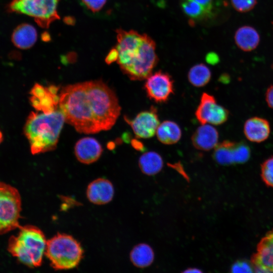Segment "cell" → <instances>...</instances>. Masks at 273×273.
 I'll use <instances>...</instances> for the list:
<instances>
[{
  "mask_svg": "<svg viewBox=\"0 0 273 273\" xmlns=\"http://www.w3.org/2000/svg\"><path fill=\"white\" fill-rule=\"evenodd\" d=\"M59 96V109L65 122L79 133L94 134L109 130L120 114L115 93L101 80L67 85Z\"/></svg>",
  "mask_w": 273,
  "mask_h": 273,
  "instance_id": "1",
  "label": "cell"
},
{
  "mask_svg": "<svg viewBox=\"0 0 273 273\" xmlns=\"http://www.w3.org/2000/svg\"><path fill=\"white\" fill-rule=\"evenodd\" d=\"M117 63L121 70L132 80L146 79L158 62L154 40L136 31L116 30Z\"/></svg>",
  "mask_w": 273,
  "mask_h": 273,
  "instance_id": "2",
  "label": "cell"
},
{
  "mask_svg": "<svg viewBox=\"0 0 273 273\" xmlns=\"http://www.w3.org/2000/svg\"><path fill=\"white\" fill-rule=\"evenodd\" d=\"M65 122L64 116L60 109L48 113L32 112L24 128L32 154L55 150Z\"/></svg>",
  "mask_w": 273,
  "mask_h": 273,
  "instance_id": "3",
  "label": "cell"
},
{
  "mask_svg": "<svg viewBox=\"0 0 273 273\" xmlns=\"http://www.w3.org/2000/svg\"><path fill=\"white\" fill-rule=\"evenodd\" d=\"M16 236H11L7 249L12 256L29 267L39 266L45 254L47 241L43 232L33 225L19 228Z\"/></svg>",
  "mask_w": 273,
  "mask_h": 273,
  "instance_id": "4",
  "label": "cell"
},
{
  "mask_svg": "<svg viewBox=\"0 0 273 273\" xmlns=\"http://www.w3.org/2000/svg\"><path fill=\"white\" fill-rule=\"evenodd\" d=\"M45 255L54 269H69L78 265L82 258L83 250L72 236L59 234L47 241Z\"/></svg>",
  "mask_w": 273,
  "mask_h": 273,
  "instance_id": "5",
  "label": "cell"
},
{
  "mask_svg": "<svg viewBox=\"0 0 273 273\" xmlns=\"http://www.w3.org/2000/svg\"><path fill=\"white\" fill-rule=\"evenodd\" d=\"M60 0H13L9 6L11 12L25 14L34 18L40 27L48 28L60 19L57 11Z\"/></svg>",
  "mask_w": 273,
  "mask_h": 273,
  "instance_id": "6",
  "label": "cell"
},
{
  "mask_svg": "<svg viewBox=\"0 0 273 273\" xmlns=\"http://www.w3.org/2000/svg\"><path fill=\"white\" fill-rule=\"evenodd\" d=\"M20 194L15 187L0 182V235L19 228Z\"/></svg>",
  "mask_w": 273,
  "mask_h": 273,
  "instance_id": "7",
  "label": "cell"
},
{
  "mask_svg": "<svg viewBox=\"0 0 273 273\" xmlns=\"http://www.w3.org/2000/svg\"><path fill=\"white\" fill-rule=\"evenodd\" d=\"M229 114L227 109L216 103L213 96L204 93L196 109L195 116L201 124L210 123L218 125L228 120Z\"/></svg>",
  "mask_w": 273,
  "mask_h": 273,
  "instance_id": "8",
  "label": "cell"
},
{
  "mask_svg": "<svg viewBox=\"0 0 273 273\" xmlns=\"http://www.w3.org/2000/svg\"><path fill=\"white\" fill-rule=\"evenodd\" d=\"M146 79L144 89L147 95L156 103L166 102L173 93V80L167 73L159 71Z\"/></svg>",
  "mask_w": 273,
  "mask_h": 273,
  "instance_id": "9",
  "label": "cell"
},
{
  "mask_svg": "<svg viewBox=\"0 0 273 273\" xmlns=\"http://www.w3.org/2000/svg\"><path fill=\"white\" fill-rule=\"evenodd\" d=\"M250 263L257 272H273V229L257 244Z\"/></svg>",
  "mask_w": 273,
  "mask_h": 273,
  "instance_id": "10",
  "label": "cell"
},
{
  "mask_svg": "<svg viewBox=\"0 0 273 273\" xmlns=\"http://www.w3.org/2000/svg\"><path fill=\"white\" fill-rule=\"evenodd\" d=\"M133 133L138 138L153 136L160 124L157 109L152 106L149 110L138 113L132 119L126 118Z\"/></svg>",
  "mask_w": 273,
  "mask_h": 273,
  "instance_id": "11",
  "label": "cell"
},
{
  "mask_svg": "<svg viewBox=\"0 0 273 273\" xmlns=\"http://www.w3.org/2000/svg\"><path fill=\"white\" fill-rule=\"evenodd\" d=\"M103 149L95 138L84 137L75 144L74 152L77 160L82 163L88 164L97 161L102 155Z\"/></svg>",
  "mask_w": 273,
  "mask_h": 273,
  "instance_id": "12",
  "label": "cell"
},
{
  "mask_svg": "<svg viewBox=\"0 0 273 273\" xmlns=\"http://www.w3.org/2000/svg\"><path fill=\"white\" fill-rule=\"evenodd\" d=\"M114 190L112 183L105 178H98L87 187V197L92 203L105 204L110 202L114 196Z\"/></svg>",
  "mask_w": 273,
  "mask_h": 273,
  "instance_id": "13",
  "label": "cell"
},
{
  "mask_svg": "<svg viewBox=\"0 0 273 273\" xmlns=\"http://www.w3.org/2000/svg\"><path fill=\"white\" fill-rule=\"evenodd\" d=\"M218 133L213 126L207 124H201L192 136L194 147L200 150L209 151L218 144Z\"/></svg>",
  "mask_w": 273,
  "mask_h": 273,
  "instance_id": "14",
  "label": "cell"
},
{
  "mask_svg": "<svg viewBox=\"0 0 273 273\" xmlns=\"http://www.w3.org/2000/svg\"><path fill=\"white\" fill-rule=\"evenodd\" d=\"M270 127L266 119L253 117L246 121L244 126V133L246 138L251 142L260 143L269 136Z\"/></svg>",
  "mask_w": 273,
  "mask_h": 273,
  "instance_id": "15",
  "label": "cell"
},
{
  "mask_svg": "<svg viewBox=\"0 0 273 273\" xmlns=\"http://www.w3.org/2000/svg\"><path fill=\"white\" fill-rule=\"evenodd\" d=\"M37 31L32 25L23 23L18 26L12 35V41L15 46L20 49H28L35 43Z\"/></svg>",
  "mask_w": 273,
  "mask_h": 273,
  "instance_id": "16",
  "label": "cell"
},
{
  "mask_svg": "<svg viewBox=\"0 0 273 273\" xmlns=\"http://www.w3.org/2000/svg\"><path fill=\"white\" fill-rule=\"evenodd\" d=\"M234 38L237 47L245 52L254 50L260 41L259 33L255 29L250 26L240 27L236 31Z\"/></svg>",
  "mask_w": 273,
  "mask_h": 273,
  "instance_id": "17",
  "label": "cell"
},
{
  "mask_svg": "<svg viewBox=\"0 0 273 273\" xmlns=\"http://www.w3.org/2000/svg\"><path fill=\"white\" fill-rule=\"evenodd\" d=\"M156 133L158 140L165 145L176 143L181 136V131L178 125L169 120H166L160 123Z\"/></svg>",
  "mask_w": 273,
  "mask_h": 273,
  "instance_id": "18",
  "label": "cell"
},
{
  "mask_svg": "<svg viewBox=\"0 0 273 273\" xmlns=\"http://www.w3.org/2000/svg\"><path fill=\"white\" fill-rule=\"evenodd\" d=\"M236 142L223 141L214 148L213 157L219 164L228 165L235 163Z\"/></svg>",
  "mask_w": 273,
  "mask_h": 273,
  "instance_id": "19",
  "label": "cell"
},
{
  "mask_svg": "<svg viewBox=\"0 0 273 273\" xmlns=\"http://www.w3.org/2000/svg\"><path fill=\"white\" fill-rule=\"evenodd\" d=\"M139 164L142 171L149 175L158 173L162 168L163 161L161 156L153 151L146 152L139 158Z\"/></svg>",
  "mask_w": 273,
  "mask_h": 273,
  "instance_id": "20",
  "label": "cell"
},
{
  "mask_svg": "<svg viewBox=\"0 0 273 273\" xmlns=\"http://www.w3.org/2000/svg\"><path fill=\"white\" fill-rule=\"evenodd\" d=\"M130 257L132 263L138 267L143 268L153 262L154 254L152 248L146 244H140L132 250Z\"/></svg>",
  "mask_w": 273,
  "mask_h": 273,
  "instance_id": "21",
  "label": "cell"
},
{
  "mask_svg": "<svg viewBox=\"0 0 273 273\" xmlns=\"http://www.w3.org/2000/svg\"><path fill=\"white\" fill-rule=\"evenodd\" d=\"M189 82L195 87H202L210 81L211 73L209 68L204 64H198L193 66L188 73Z\"/></svg>",
  "mask_w": 273,
  "mask_h": 273,
  "instance_id": "22",
  "label": "cell"
},
{
  "mask_svg": "<svg viewBox=\"0 0 273 273\" xmlns=\"http://www.w3.org/2000/svg\"><path fill=\"white\" fill-rule=\"evenodd\" d=\"M181 8L192 20H200L210 15L201 5L194 0H183Z\"/></svg>",
  "mask_w": 273,
  "mask_h": 273,
  "instance_id": "23",
  "label": "cell"
},
{
  "mask_svg": "<svg viewBox=\"0 0 273 273\" xmlns=\"http://www.w3.org/2000/svg\"><path fill=\"white\" fill-rule=\"evenodd\" d=\"M261 176L267 186L273 188V156L268 158L262 163Z\"/></svg>",
  "mask_w": 273,
  "mask_h": 273,
  "instance_id": "24",
  "label": "cell"
},
{
  "mask_svg": "<svg viewBox=\"0 0 273 273\" xmlns=\"http://www.w3.org/2000/svg\"><path fill=\"white\" fill-rule=\"evenodd\" d=\"M234 8L241 13L252 10L257 4V0H231Z\"/></svg>",
  "mask_w": 273,
  "mask_h": 273,
  "instance_id": "25",
  "label": "cell"
},
{
  "mask_svg": "<svg viewBox=\"0 0 273 273\" xmlns=\"http://www.w3.org/2000/svg\"><path fill=\"white\" fill-rule=\"evenodd\" d=\"M83 5L93 13H97L102 9L107 0H81Z\"/></svg>",
  "mask_w": 273,
  "mask_h": 273,
  "instance_id": "26",
  "label": "cell"
},
{
  "mask_svg": "<svg viewBox=\"0 0 273 273\" xmlns=\"http://www.w3.org/2000/svg\"><path fill=\"white\" fill-rule=\"evenodd\" d=\"M232 272H251L253 268L250 263L246 261H238L236 262L231 267Z\"/></svg>",
  "mask_w": 273,
  "mask_h": 273,
  "instance_id": "27",
  "label": "cell"
},
{
  "mask_svg": "<svg viewBox=\"0 0 273 273\" xmlns=\"http://www.w3.org/2000/svg\"><path fill=\"white\" fill-rule=\"evenodd\" d=\"M118 51L114 47L113 48L108 54L107 56L106 57L105 61L106 62L110 64L114 62L117 61L118 58Z\"/></svg>",
  "mask_w": 273,
  "mask_h": 273,
  "instance_id": "28",
  "label": "cell"
},
{
  "mask_svg": "<svg viewBox=\"0 0 273 273\" xmlns=\"http://www.w3.org/2000/svg\"><path fill=\"white\" fill-rule=\"evenodd\" d=\"M265 101L268 106L273 109V85L269 86L266 90Z\"/></svg>",
  "mask_w": 273,
  "mask_h": 273,
  "instance_id": "29",
  "label": "cell"
},
{
  "mask_svg": "<svg viewBox=\"0 0 273 273\" xmlns=\"http://www.w3.org/2000/svg\"><path fill=\"white\" fill-rule=\"evenodd\" d=\"M201 5L206 11L210 15L212 10L213 0H194Z\"/></svg>",
  "mask_w": 273,
  "mask_h": 273,
  "instance_id": "30",
  "label": "cell"
},
{
  "mask_svg": "<svg viewBox=\"0 0 273 273\" xmlns=\"http://www.w3.org/2000/svg\"><path fill=\"white\" fill-rule=\"evenodd\" d=\"M201 272L202 271L201 270L196 268H188L186 270L184 271V272H188V273Z\"/></svg>",
  "mask_w": 273,
  "mask_h": 273,
  "instance_id": "31",
  "label": "cell"
},
{
  "mask_svg": "<svg viewBox=\"0 0 273 273\" xmlns=\"http://www.w3.org/2000/svg\"><path fill=\"white\" fill-rule=\"evenodd\" d=\"M2 140H3V135H2V133L0 131V143H1Z\"/></svg>",
  "mask_w": 273,
  "mask_h": 273,
  "instance_id": "32",
  "label": "cell"
},
{
  "mask_svg": "<svg viewBox=\"0 0 273 273\" xmlns=\"http://www.w3.org/2000/svg\"><path fill=\"white\" fill-rule=\"evenodd\" d=\"M272 69H273V63H272Z\"/></svg>",
  "mask_w": 273,
  "mask_h": 273,
  "instance_id": "33",
  "label": "cell"
},
{
  "mask_svg": "<svg viewBox=\"0 0 273 273\" xmlns=\"http://www.w3.org/2000/svg\"><path fill=\"white\" fill-rule=\"evenodd\" d=\"M272 25H273V22H272Z\"/></svg>",
  "mask_w": 273,
  "mask_h": 273,
  "instance_id": "34",
  "label": "cell"
}]
</instances>
